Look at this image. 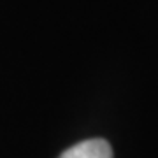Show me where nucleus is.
Here are the masks:
<instances>
[{
	"label": "nucleus",
	"mask_w": 158,
	"mask_h": 158,
	"mask_svg": "<svg viewBox=\"0 0 158 158\" xmlns=\"http://www.w3.org/2000/svg\"><path fill=\"white\" fill-rule=\"evenodd\" d=\"M58 158H113V148L104 139H88L65 149Z\"/></svg>",
	"instance_id": "nucleus-1"
}]
</instances>
